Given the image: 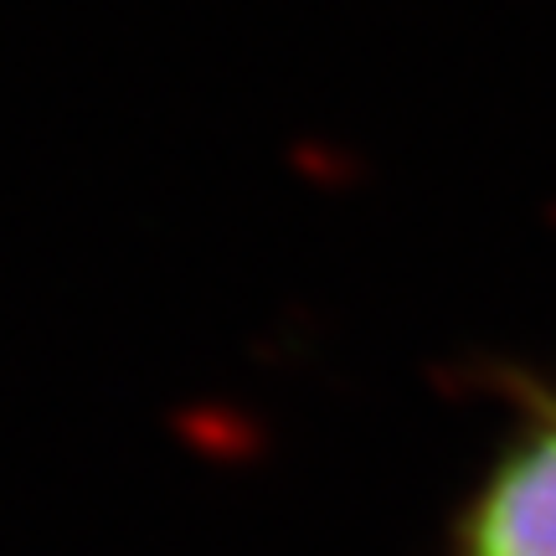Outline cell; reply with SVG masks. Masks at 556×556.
<instances>
[{"mask_svg": "<svg viewBox=\"0 0 556 556\" xmlns=\"http://www.w3.org/2000/svg\"><path fill=\"white\" fill-rule=\"evenodd\" d=\"M448 556H556V387L505 377V422L448 531Z\"/></svg>", "mask_w": 556, "mask_h": 556, "instance_id": "6da1fadb", "label": "cell"}]
</instances>
